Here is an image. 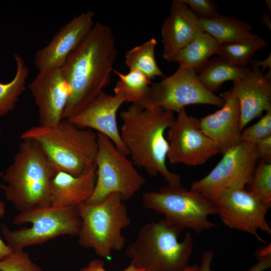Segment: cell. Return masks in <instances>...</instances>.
Wrapping results in <instances>:
<instances>
[{
  "mask_svg": "<svg viewBox=\"0 0 271 271\" xmlns=\"http://www.w3.org/2000/svg\"><path fill=\"white\" fill-rule=\"evenodd\" d=\"M143 206L165 219L182 232L186 228L200 233L217 227L208 216L216 214L214 200L203 194L188 190L181 184H167L158 191L145 192L142 196Z\"/></svg>",
  "mask_w": 271,
  "mask_h": 271,
  "instance_id": "52a82bcc",
  "label": "cell"
},
{
  "mask_svg": "<svg viewBox=\"0 0 271 271\" xmlns=\"http://www.w3.org/2000/svg\"><path fill=\"white\" fill-rule=\"evenodd\" d=\"M94 13L88 11L74 17L62 27L46 46L38 51L34 64L39 71L61 68L70 53L92 29Z\"/></svg>",
  "mask_w": 271,
  "mask_h": 271,
  "instance_id": "9a60e30c",
  "label": "cell"
},
{
  "mask_svg": "<svg viewBox=\"0 0 271 271\" xmlns=\"http://www.w3.org/2000/svg\"><path fill=\"white\" fill-rule=\"evenodd\" d=\"M1 271H42L24 249L14 251L0 260Z\"/></svg>",
  "mask_w": 271,
  "mask_h": 271,
  "instance_id": "f1b7e54d",
  "label": "cell"
},
{
  "mask_svg": "<svg viewBox=\"0 0 271 271\" xmlns=\"http://www.w3.org/2000/svg\"><path fill=\"white\" fill-rule=\"evenodd\" d=\"M127 97L117 93L114 95L102 91L85 108L68 119L80 128L94 129L108 137L122 153L128 156L120 138L116 113Z\"/></svg>",
  "mask_w": 271,
  "mask_h": 271,
  "instance_id": "2e32d148",
  "label": "cell"
},
{
  "mask_svg": "<svg viewBox=\"0 0 271 271\" xmlns=\"http://www.w3.org/2000/svg\"><path fill=\"white\" fill-rule=\"evenodd\" d=\"M258 160L254 143L241 142L225 152L207 175L193 182L190 189L214 201L228 191L249 184Z\"/></svg>",
  "mask_w": 271,
  "mask_h": 271,
  "instance_id": "8fae6325",
  "label": "cell"
},
{
  "mask_svg": "<svg viewBox=\"0 0 271 271\" xmlns=\"http://www.w3.org/2000/svg\"><path fill=\"white\" fill-rule=\"evenodd\" d=\"M56 173L40 146L34 141L22 139L13 161L1 184L7 200L20 212L50 204V182Z\"/></svg>",
  "mask_w": 271,
  "mask_h": 271,
  "instance_id": "3957f363",
  "label": "cell"
},
{
  "mask_svg": "<svg viewBox=\"0 0 271 271\" xmlns=\"http://www.w3.org/2000/svg\"><path fill=\"white\" fill-rule=\"evenodd\" d=\"M210 104L222 107L224 99L206 89L190 68L179 66L171 75L153 83L138 105L144 109L160 107L178 113L190 104Z\"/></svg>",
  "mask_w": 271,
  "mask_h": 271,
  "instance_id": "30bf717a",
  "label": "cell"
},
{
  "mask_svg": "<svg viewBox=\"0 0 271 271\" xmlns=\"http://www.w3.org/2000/svg\"><path fill=\"white\" fill-rule=\"evenodd\" d=\"M271 267V256L261 258L246 271H263Z\"/></svg>",
  "mask_w": 271,
  "mask_h": 271,
  "instance_id": "d590c367",
  "label": "cell"
},
{
  "mask_svg": "<svg viewBox=\"0 0 271 271\" xmlns=\"http://www.w3.org/2000/svg\"><path fill=\"white\" fill-rule=\"evenodd\" d=\"M271 136V109L255 124L244 128L241 132V142L255 143Z\"/></svg>",
  "mask_w": 271,
  "mask_h": 271,
  "instance_id": "f546056e",
  "label": "cell"
},
{
  "mask_svg": "<svg viewBox=\"0 0 271 271\" xmlns=\"http://www.w3.org/2000/svg\"><path fill=\"white\" fill-rule=\"evenodd\" d=\"M200 26L220 45L248 40L258 35L251 33L249 23L218 14L208 19L199 18Z\"/></svg>",
  "mask_w": 271,
  "mask_h": 271,
  "instance_id": "44dd1931",
  "label": "cell"
},
{
  "mask_svg": "<svg viewBox=\"0 0 271 271\" xmlns=\"http://www.w3.org/2000/svg\"><path fill=\"white\" fill-rule=\"evenodd\" d=\"M250 70V67H238L218 57L209 61L197 76L200 82L214 93L225 81L231 80L234 82L241 79Z\"/></svg>",
  "mask_w": 271,
  "mask_h": 271,
  "instance_id": "603a6c76",
  "label": "cell"
},
{
  "mask_svg": "<svg viewBox=\"0 0 271 271\" xmlns=\"http://www.w3.org/2000/svg\"><path fill=\"white\" fill-rule=\"evenodd\" d=\"M249 64L250 68H257L260 69L261 67L260 71L263 73L267 68L271 69V55L269 54L266 58L262 60L251 59Z\"/></svg>",
  "mask_w": 271,
  "mask_h": 271,
  "instance_id": "8d00e7d4",
  "label": "cell"
},
{
  "mask_svg": "<svg viewBox=\"0 0 271 271\" xmlns=\"http://www.w3.org/2000/svg\"><path fill=\"white\" fill-rule=\"evenodd\" d=\"M198 18L208 19L218 15L217 6L212 0H181Z\"/></svg>",
  "mask_w": 271,
  "mask_h": 271,
  "instance_id": "4dcf8cb0",
  "label": "cell"
},
{
  "mask_svg": "<svg viewBox=\"0 0 271 271\" xmlns=\"http://www.w3.org/2000/svg\"><path fill=\"white\" fill-rule=\"evenodd\" d=\"M16 73L9 83L0 82V117L12 110L16 106L19 96L25 89V84L29 70L21 57L15 55Z\"/></svg>",
  "mask_w": 271,
  "mask_h": 271,
  "instance_id": "484cf974",
  "label": "cell"
},
{
  "mask_svg": "<svg viewBox=\"0 0 271 271\" xmlns=\"http://www.w3.org/2000/svg\"><path fill=\"white\" fill-rule=\"evenodd\" d=\"M116 56L111 29L102 23H95L61 68L70 89L63 119L83 110L110 83Z\"/></svg>",
  "mask_w": 271,
  "mask_h": 271,
  "instance_id": "6da1fadb",
  "label": "cell"
},
{
  "mask_svg": "<svg viewBox=\"0 0 271 271\" xmlns=\"http://www.w3.org/2000/svg\"><path fill=\"white\" fill-rule=\"evenodd\" d=\"M32 223L30 227L10 230L6 225L1 232L7 244L13 249L41 245L61 235L77 236L81 219L77 207L57 206L50 204L37 206L20 212L13 223Z\"/></svg>",
  "mask_w": 271,
  "mask_h": 271,
  "instance_id": "ba28073f",
  "label": "cell"
},
{
  "mask_svg": "<svg viewBox=\"0 0 271 271\" xmlns=\"http://www.w3.org/2000/svg\"><path fill=\"white\" fill-rule=\"evenodd\" d=\"M198 268V265L196 264H194L192 265H189L186 268L181 271H197Z\"/></svg>",
  "mask_w": 271,
  "mask_h": 271,
  "instance_id": "ab89813d",
  "label": "cell"
},
{
  "mask_svg": "<svg viewBox=\"0 0 271 271\" xmlns=\"http://www.w3.org/2000/svg\"><path fill=\"white\" fill-rule=\"evenodd\" d=\"M5 203L0 199V218L5 213ZM14 251L9 245L6 244L0 238V260L4 258Z\"/></svg>",
  "mask_w": 271,
  "mask_h": 271,
  "instance_id": "e575fe53",
  "label": "cell"
},
{
  "mask_svg": "<svg viewBox=\"0 0 271 271\" xmlns=\"http://www.w3.org/2000/svg\"><path fill=\"white\" fill-rule=\"evenodd\" d=\"M0 271H1V270H0Z\"/></svg>",
  "mask_w": 271,
  "mask_h": 271,
  "instance_id": "ee69618b",
  "label": "cell"
},
{
  "mask_svg": "<svg viewBox=\"0 0 271 271\" xmlns=\"http://www.w3.org/2000/svg\"><path fill=\"white\" fill-rule=\"evenodd\" d=\"M231 89L239 103L241 132L251 120L262 117L264 111L271 109V70L263 74L259 68H250Z\"/></svg>",
  "mask_w": 271,
  "mask_h": 271,
  "instance_id": "e0dca14e",
  "label": "cell"
},
{
  "mask_svg": "<svg viewBox=\"0 0 271 271\" xmlns=\"http://www.w3.org/2000/svg\"><path fill=\"white\" fill-rule=\"evenodd\" d=\"M255 256L257 260L271 256V245L270 243L265 246L261 247L258 249L255 253Z\"/></svg>",
  "mask_w": 271,
  "mask_h": 271,
  "instance_id": "74e56055",
  "label": "cell"
},
{
  "mask_svg": "<svg viewBox=\"0 0 271 271\" xmlns=\"http://www.w3.org/2000/svg\"><path fill=\"white\" fill-rule=\"evenodd\" d=\"M120 115L121 140L134 165L150 176L161 175L168 184H181V176L170 172L166 164L169 147L165 132L175 121L174 112L132 104Z\"/></svg>",
  "mask_w": 271,
  "mask_h": 271,
  "instance_id": "7a4b0ae2",
  "label": "cell"
},
{
  "mask_svg": "<svg viewBox=\"0 0 271 271\" xmlns=\"http://www.w3.org/2000/svg\"><path fill=\"white\" fill-rule=\"evenodd\" d=\"M199 18L181 0H174L170 13L162 27L163 58H172L198 36L203 33Z\"/></svg>",
  "mask_w": 271,
  "mask_h": 271,
  "instance_id": "d6986e66",
  "label": "cell"
},
{
  "mask_svg": "<svg viewBox=\"0 0 271 271\" xmlns=\"http://www.w3.org/2000/svg\"><path fill=\"white\" fill-rule=\"evenodd\" d=\"M249 185V192L271 203V163L261 161L257 164Z\"/></svg>",
  "mask_w": 271,
  "mask_h": 271,
  "instance_id": "83f0119b",
  "label": "cell"
},
{
  "mask_svg": "<svg viewBox=\"0 0 271 271\" xmlns=\"http://www.w3.org/2000/svg\"><path fill=\"white\" fill-rule=\"evenodd\" d=\"M97 134L96 179L93 192L86 203H99L112 194L126 201L142 188L146 178L108 137L99 132Z\"/></svg>",
  "mask_w": 271,
  "mask_h": 271,
  "instance_id": "9c48e42d",
  "label": "cell"
},
{
  "mask_svg": "<svg viewBox=\"0 0 271 271\" xmlns=\"http://www.w3.org/2000/svg\"><path fill=\"white\" fill-rule=\"evenodd\" d=\"M113 71L119 78L114 88V94H123L127 97V102L138 104L146 96L152 82L137 70H129L125 74Z\"/></svg>",
  "mask_w": 271,
  "mask_h": 271,
  "instance_id": "4316f807",
  "label": "cell"
},
{
  "mask_svg": "<svg viewBox=\"0 0 271 271\" xmlns=\"http://www.w3.org/2000/svg\"><path fill=\"white\" fill-rule=\"evenodd\" d=\"M167 140L169 147L167 158L171 164L201 165L220 153L217 145L202 131L199 119L188 115L185 108L168 129Z\"/></svg>",
  "mask_w": 271,
  "mask_h": 271,
  "instance_id": "4fadbf2b",
  "label": "cell"
},
{
  "mask_svg": "<svg viewBox=\"0 0 271 271\" xmlns=\"http://www.w3.org/2000/svg\"><path fill=\"white\" fill-rule=\"evenodd\" d=\"M36 142L55 171L78 176L95 165L97 134L89 128H80L63 119L52 126L30 127L21 136Z\"/></svg>",
  "mask_w": 271,
  "mask_h": 271,
  "instance_id": "277c9868",
  "label": "cell"
},
{
  "mask_svg": "<svg viewBox=\"0 0 271 271\" xmlns=\"http://www.w3.org/2000/svg\"><path fill=\"white\" fill-rule=\"evenodd\" d=\"M157 44V40L151 38L128 51L125 54V63L129 70L142 72L150 80L157 76H165L155 59V50Z\"/></svg>",
  "mask_w": 271,
  "mask_h": 271,
  "instance_id": "cb8c5ba5",
  "label": "cell"
},
{
  "mask_svg": "<svg viewBox=\"0 0 271 271\" xmlns=\"http://www.w3.org/2000/svg\"><path fill=\"white\" fill-rule=\"evenodd\" d=\"M28 88L38 107L40 125L52 126L60 122L70 95L61 68L39 71Z\"/></svg>",
  "mask_w": 271,
  "mask_h": 271,
  "instance_id": "5bb4252c",
  "label": "cell"
},
{
  "mask_svg": "<svg viewBox=\"0 0 271 271\" xmlns=\"http://www.w3.org/2000/svg\"><path fill=\"white\" fill-rule=\"evenodd\" d=\"M120 196L112 194L95 204L83 202L77 207L81 219L78 242L97 255L110 259L112 252L125 246L122 230L131 222L128 210Z\"/></svg>",
  "mask_w": 271,
  "mask_h": 271,
  "instance_id": "8992f818",
  "label": "cell"
},
{
  "mask_svg": "<svg viewBox=\"0 0 271 271\" xmlns=\"http://www.w3.org/2000/svg\"><path fill=\"white\" fill-rule=\"evenodd\" d=\"M96 179V164L78 176L64 172H57L50 182V204L75 207L86 202L93 192Z\"/></svg>",
  "mask_w": 271,
  "mask_h": 271,
  "instance_id": "ffe728a7",
  "label": "cell"
},
{
  "mask_svg": "<svg viewBox=\"0 0 271 271\" xmlns=\"http://www.w3.org/2000/svg\"><path fill=\"white\" fill-rule=\"evenodd\" d=\"M224 100L221 108L199 119L202 131L218 146L224 154L241 142L239 128L240 106L232 90L220 95Z\"/></svg>",
  "mask_w": 271,
  "mask_h": 271,
  "instance_id": "ac0fdd59",
  "label": "cell"
},
{
  "mask_svg": "<svg viewBox=\"0 0 271 271\" xmlns=\"http://www.w3.org/2000/svg\"><path fill=\"white\" fill-rule=\"evenodd\" d=\"M262 22L263 24L269 27L270 29V21L269 16L267 14H264L262 17Z\"/></svg>",
  "mask_w": 271,
  "mask_h": 271,
  "instance_id": "f35d334b",
  "label": "cell"
},
{
  "mask_svg": "<svg viewBox=\"0 0 271 271\" xmlns=\"http://www.w3.org/2000/svg\"><path fill=\"white\" fill-rule=\"evenodd\" d=\"M181 231L165 218L143 225L125 253L134 267L145 271H181L189 265L193 249L191 234L182 241Z\"/></svg>",
  "mask_w": 271,
  "mask_h": 271,
  "instance_id": "5b68a950",
  "label": "cell"
},
{
  "mask_svg": "<svg viewBox=\"0 0 271 271\" xmlns=\"http://www.w3.org/2000/svg\"><path fill=\"white\" fill-rule=\"evenodd\" d=\"M265 3L267 4V5L268 6V7L269 8V10H270V1H267V0H265Z\"/></svg>",
  "mask_w": 271,
  "mask_h": 271,
  "instance_id": "60d3db41",
  "label": "cell"
},
{
  "mask_svg": "<svg viewBox=\"0 0 271 271\" xmlns=\"http://www.w3.org/2000/svg\"><path fill=\"white\" fill-rule=\"evenodd\" d=\"M214 256V252L212 250H207L203 252L200 264L197 271H211V266Z\"/></svg>",
  "mask_w": 271,
  "mask_h": 271,
  "instance_id": "836d02e7",
  "label": "cell"
},
{
  "mask_svg": "<svg viewBox=\"0 0 271 271\" xmlns=\"http://www.w3.org/2000/svg\"><path fill=\"white\" fill-rule=\"evenodd\" d=\"M79 271H107L105 268V264L103 260L99 259H95L90 260L85 266L81 268ZM120 271H145L144 269H139L131 264H130L125 268Z\"/></svg>",
  "mask_w": 271,
  "mask_h": 271,
  "instance_id": "d6a6232c",
  "label": "cell"
},
{
  "mask_svg": "<svg viewBox=\"0 0 271 271\" xmlns=\"http://www.w3.org/2000/svg\"><path fill=\"white\" fill-rule=\"evenodd\" d=\"M220 45L210 35L203 32L176 53L170 62H176L179 66L190 68L198 75Z\"/></svg>",
  "mask_w": 271,
  "mask_h": 271,
  "instance_id": "7402d4cb",
  "label": "cell"
},
{
  "mask_svg": "<svg viewBox=\"0 0 271 271\" xmlns=\"http://www.w3.org/2000/svg\"><path fill=\"white\" fill-rule=\"evenodd\" d=\"M266 45V41L258 35L244 41L221 44L215 54L237 67L245 68L249 67V61L255 52Z\"/></svg>",
  "mask_w": 271,
  "mask_h": 271,
  "instance_id": "d4e9b609",
  "label": "cell"
},
{
  "mask_svg": "<svg viewBox=\"0 0 271 271\" xmlns=\"http://www.w3.org/2000/svg\"><path fill=\"white\" fill-rule=\"evenodd\" d=\"M269 271H270V270Z\"/></svg>",
  "mask_w": 271,
  "mask_h": 271,
  "instance_id": "7bdbcfd3",
  "label": "cell"
},
{
  "mask_svg": "<svg viewBox=\"0 0 271 271\" xmlns=\"http://www.w3.org/2000/svg\"><path fill=\"white\" fill-rule=\"evenodd\" d=\"M259 159L267 163H271V136L254 143Z\"/></svg>",
  "mask_w": 271,
  "mask_h": 271,
  "instance_id": "1f68e13d",
  "label": "cell"
},
{
  "mask_svg": "<svg viewBox=\"0 0 271 271\" xmlns=\"http://www.w3.org/2000/svg\"><path fill=\"white\" fill-rule=\"evenodd\" d=\"M214 202L216 214L225 225L249 233L265 243L257 231L271 234L265 219L271 203L247 191L245 187L228 191Z\"/></svg>",
  "mask_w": 271,
  "mask_h": 271,
  "instance_id": "7c38bea8",
  "label": "cell"
},
{
  "mask_svg": "<svg viewBox=\"0 0 271 271\" xmlns=\"http://www.w3.org/2000/svg\"><path fill=\"white\" fill-rule=\"evenodd\" d=\"M1 129H0V134H1ZM3 175V173L2 172L0 171V180H1V179H2Z\"/></svg>",
  "mask_w": 271,
  "mask_h": 271,
  "instance_id": "b9f144b4",
  "label": "cell"
}]
</instances>
